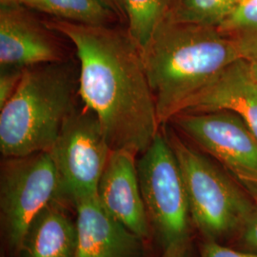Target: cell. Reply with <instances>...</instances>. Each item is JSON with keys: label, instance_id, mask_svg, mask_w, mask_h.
<instances>
[{"label": "cell", "instance_id": "1", "mask_svg": "<svg viewBox=\"0 0 257 257\" xmlns=\"http://www.w3.org/2000/svg\"><path fill=\"white\" fill-rule=\"evenodd\" d=\"M45 22L74 45L80 101L97 117L111 151L143 154L161 125L141 51L127 30L55 19Z\"/></svg>", "mask_w": 257, "mask_h": 257}, {"label": "cell", "instance_id": "2", "mask_svg": "<svg viewBox=\"0 0 257 257\" xmlns=\"http://www.w3.org/2000/svg\"><path fill=\"white\" fill-rule=\"evenodd\" d=\"M140 51L161 127L221 71L241 58L218 28L167 18Z\"/></svg>", "mask_w": 257, "mask_h": 257}, {"label": "cell", "instance_id": "3", "mask_svg": "<svg viewBox=\"0 0 257 257\" xmlns=\"http://www.w3.org/2000/svg\"><path fill=\"white\" fill-rule=\"evenodd\" d=\"M78 78L79 69L70 59L24 69L17 91L0 108L3 157L52 150L79 105Z\"/></svg>", "mask_w": 257, "mask_h": 257}, {"label": "cell", "instance_id": "4", "mask_svg": "<svg viewBox=\"0 0 257 257\" xmlns=\"http://www.w3.org/2000/svg\"><path fill=\"white\" fill-rule=\"evenodd\" d=\"M164 133L183 175L190 214L196 228L206 240L212 241L239 233L255 206L248 193L175 130Z\"/></svg>", "mask_w": 257, "mask_h": 257}, {"label": "cell", "instance_id": "5", "mask_svg": "<svg viewBox=\"0 0 257 257\" xmlns=\"http://www.w3.org/2000/svg\"><path fill=\"white\" fill-rule=\"evenodd\" d=\"M59 179L50 152L4 157L0 167V222L11 255L19 250L31 222L58 198Z\"/></svg>", "mask_w": 257, "mask_h": 257}, {"label": "cell", "instance_id": "6", "mask_svg": "<svg viewBox=\"0 0 257 257\" xmlns=\"http://www.w3.org/2000/svg\"><path fill=\"white\" fill-rule=\"evenodd\" d=\"M137 169L148 217L163 249L189 241L191 214L183 175L164 131L140 155Z\"/></svg>", "mask_w": 257, "mask_h": 257}, {"label": "cell", "instance_id": "7", "mask_svg": "<svg viewBox=\"0 0 257 257\" xmlns=\"http://www.w3.org/2000/svg\"><path fill=\"white\" fill-rule=\"evenodd\" d=\"M111 149L95 114L81 103L65 122L50 154L58 179V198L74 207L97 196Z\"/></svg>", "mask_w": 257, "mask_h": 257}, {"label": "cell", "instance_id": "8", "mask_svg": "<svg viewBox=\"0 0 257 257\" xmlns=\"http://www.w3.org/2000/svg\"><path fill=\"white\" fill-rule=\"evenodd\" d=\"M169 123L257 193V138L229 110L181 112Z\"/></svg>", "mask_w": 257, "mask_h": 257}, {"label": "cell", "instance_id": "9", "mask_svg": "<svg viewBox=\"0 0 257 257\" xmlns=\"http://www.w3.org/2000/svg\"><path fill=\"white\" fill-rule=\"evenodd\" d=\"M56 35L26 7L0 4V67L25 69L67 60Z\"/></svg>", "mask_w": 257, "mask_h": 257}, {"label": "cell", "instance_id": "10", "mask_svg": "<svg viewBox=\"0 0 257 257\" xmlns=\"http://www.w3.org/2000/svg\"><path fill=\"white\" fill-rule=\"evenodd\" d=\"M97 198L111 217L136 235L149 239L151 223L139 186L136 156L127 151H111Z\"/></svg>", "mask_w": 257, "mask_h": 257}, {"label": "cell", "instance_id": "11", "mask_svg": "<svg viewBox=\"0 0 257 257\" xmlns=\"http://www.w3.org/2000/svg\"><path fill=\"white\" fill-rule=\"evenodd\" d=\"M229 110L257 138V80L249 62L239 58L227 66L185 103L181 112Z\"/></svg>", "mask_w": 257, "mask_h": 257}, {"label": "cell", "instance_id": "12", "mask_svg": "<svg viewBox=\"0 0 257 257\" xmlns=\"http://www.w3.org/2000/svg\"><path fill=\"white\" fill-rule=\"evenodd\" d=\"M77 248L74 257H143L144 239L111 217L97 196L74 203Z\"/></svg>", "mask_w": 257, "mask_h": 257}, {"label": "cell", "instance_id": "13", "mask_svg": "<svg viewBox=\"0 0 257 257\" xmlns=\"http://www.w3.org/2000/svg\"><path fill=\"white\" fill-rule=\"evenodd\" d=\"M68 203L55 199L31 222L18 257H74L77 223Z\"/></svg>", "mask_w": 257, "mask_h": 257}, {"label": "cell", "instance_id": "14", "mask_svg": "<svg viewBox=\"0 0 257 257\" xmlns=\"http://www.w3.org/2000/svg\"><path fill=\"white\" fill-rule=\"evenodd\" d=\"M0 4L20 5L55 19L82 24L109 25L116 18L98 0H0Z\"/></svg>", "mask_w": 257, "mask_h": 257}, {"label": "cell", "instance_id": "15", "mask_svg": "<svg viewBox=\"0 0 257 257\" xmlns=\"http://www.w3.org/2000/svg\"><path fill=\"white\" fill-rule=\"evenodd\" d=\"M217 28L233 43L241 58L257 60V0H239Z\"/></svg>", "mask_w": 257, "mask_h": 257}, {"label": "cell", "instance_id": "16", "mask_svg": "<svg viewBox=\"0 0 257 257\" xmlns=\"http://www.w3.org/2000/svg\"><path fill=\"white\" fill-rule=\"evenodd\" d=\"M239 0H170L167 19L175 22L218 27Z\"/></svg>", "mask_w": 257, "mask_h": 257}, {"label": "cell", "instance_id": "17", "mask_svg": "<svg viewBox=\"0 0 257 257\" xmlns=\"http://www.w3.org/2000/svg\"><path fill=\"white\" fill-rule=\"evenodd\" d=\"M127 32L140 50L166 19L170 0H123Z\"/></svg>", "mask_w": 257, "mask_h": 257}, {"label": "cell", "instance_id": "18", "mask_svg": "<svg viewBox=\"0 0 257 257\" xmlns=\"http://www.w3.org/2000/svg\"><path fill=\"white\" fill-rule=\"evenodd\" d=\"M24 69L16 67H1L0 73V108L4 106L16 92Z\"/></svg>", "mask_w": 257, "mask_h": 257}, {"label": "cell", "instance_id": "19", "mask_svg": "<svg viewBox=\"0 0 257 257\" xmlns=\"http://www.w3.org/2000/svg\"><path fill=\"white\" fill-rule=\"evenodd\" d=\"M200 251L201 257H257L254 251L236 250L212 240H206L201 245Z\"/></svg>", "mask_w": 257, "mask_h": 257}, {"label": "cell", "instance_id": "20", "mask_svg": "<svg viewBox=\"0 0 257 257\" xmlns=\"http://www.w3.org/2000/svg\"><path fill=\"white\" fill-rule=\"evenodd\" d=\"M239 234L243 246L249 251L257 252V203Z\"/></svg>", "mask_w": 257, "mask_h": 257}, {"label": "cell", "instance_id": "21", "mask_svg": "<svg viewBox=\"0 0 257 257\" xmlns=\"http://www.w3.org/2000/svg\"><path fill=\"white\" fill-rule=\"evenodd\" d=\"M162 257H193L190 248V240L163 249Z\"/></svg>", "mask_w": 257, "mask_h": 257}, {"label": "cell", "instance_id": "22", "mask_svg": "<svg viewBox=\"0 0 257 257\" xmlns=\"http://www.w3.org/2000/svg\"><path fill=\"white\" fill-rule=\"evenodd\" d=\"M107 9L117 18L126 21V15L124 9L123 0H98Z\"/></svg>", "mask_w": 257, "mask_h": 257}, {"label": "cell", "instance_id": "23", "mask_svg": "<svg viewBox=\"0 0 257 257\" xmlns=\"http://www.w3.org/2000/svg\"><path fill=\"white\" fill-rule=\"evenodd\" d=\"M249 65H250V70H251L252 75L254 76V78L257 80V60L253 61V62H249Z\"/></svg>", "mask_w": 257, "mask_h": 257}, {"label": "cell", "instance_id": "24", "mask_svg": "<svg viewBox=\"0 0 257 257\" xmlns=\"http://www.w3.org/2000/svg\"><path fill=\"white\" fill-rule=\"evenodd\" d=\"M1 257H7V256H4V255H3V256H1Z\"/></svg>", "mask_w": 257, "mask_h": 257}, {"label": "cell", "instance_id": "25", "mask_svg": "<svg viewBox=\"0 0 257 257\" xmlns=\"http://www.w3.org/2000/svg\"></svg>", "mask_w": 257, "mask_h": 257}]
</instances>
